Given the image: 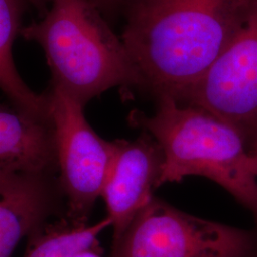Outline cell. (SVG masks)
<instances>
[{
    "instance_id": "obj_12",
    "label": "cell",
    "mask_w": 257,
    "mask_h": 257,
    "mask_svg": "<svg viewBox=\"0 0 257 257\" xmlns=\"http://www.w3.org/2000/svg\"><path fill=\"white\" fill-rule=\"evenodd\" d=\"M92 2L102 11H108L116 8L125 0H92Z\"/></svg>"
},
{
    "instance_id": "obj_14",
    "label": "cell",
    "mask_w": 257,
    "mask_h": 257,
    "mask_svg": "<svg viewBox=\"0 0 257 257\" xmlns=\"http://www.w3.org/2000/svg\"><path fill=\"white\" fill-rule=\"evenodd\" d=\"M248 152H249V154L251 155L252 158H253V161H254V164H255V169H256L257 173V142L253 146L250 147V150H248Z\"/></svg>"
},
{
    "instance_id": "obj_8",
    "label": "cell",
    "mask_w": 257,
    "mask_h": 257,
    "mask_svg": "<svg viewBox=\"0 0 257 257\" xmlns=\"http://www.w3.org/2000/svg\"><path fill=\"white\" fill-rule=\"evenodd\" d=\"M64 200L57 175L0 172V257L62 214Z\"/></svg>"
},
{
    "instance_id": "obj_15",
    "label": "cell",
    "mask_w": 257,
    "mask_h": 257,
    "mask_svg": "<svg viewBox=\"0 0 257 257\" xmlns=\"http://www.w3.org/2000/svg\"><path fill=\"white\" fill-rule=\"evenodd\" d=\"M257 257V256H256Z\"/></svg>"
},
{
    "instance_id": "obj_9",
    "label": "cell",
    "mask_w": 257,
    "mask_h": 257,
    "mask_svg": "<svg viewBox=\"0 0 257 257\" xmlns=\"http://www.w3.org/2000/svg\"><path fill=\"white\" fill-rule=\"evenodd\" d=\"M0 172L58 175L51 116L0 104Z\"/></svg>"
},
{
    "instance_id": "obj_7",
    "label": "cell",
    "mask_w": 257,
    "mask_h": 257,
    "mask_svg": "<svg viewBox=\"0 0 257 257\" xmlns=\"http://www.w3.org/2000/svg\"><path fill=\"white\" fill-rule=\"evenodd\" d=\"M150 136L134 141L116 140V151L102 190L111 221L112 241L119 238L131 222L153 199L158 187L163 154Z\"/></svg>"
},
{
    "instance_id": "obj_6",
    "label": "cell",
    "mask_w": 257,
    "mask_h": 257,
    "mask_svg": "<svg viewBox=\"0 0 257 257\" xmlns=\"http://www.w3.org/2000/svg\"><path fill=\"white\" fill-rule=\"evenodd\" d=\"M174 99L227 123L246 145L256 143L257 5L208 71Z\"/></svg>"
},
{
    "instance_id": "obj_5",
    "label": "cell",
    "mask_w": 257,
    "mask_h": 257,
    "mask_svg": "<svg viewBox=\"0 0 257 257\" xmlns=\"http://www.w3.org/2000/svg\"><path fill=\"white\" fill-rule=\"evenodd\" d=\"M54 126L58 181L66 201V217L86 223L109 174L116 140L107 141L90 126L84 106L50 86L47 90Z\"/></svg>"
},
{
    "instance_id": "obj_4",
    "label": "cell",
    "mask_w": 257,
    "mask_h": 257,
    "mask_svg": "<svg viewBox=\"0 0 257 257\" xmlns=\"http://www.w3.org/2000/svg\"><path fill=\"white\" fill-rule=\"evenodd\" d=\"M251 231L188 214L153 197L119 238L110 257H256Z\"/></svg>"
},
{
    "instance_id": "obj_1",
    "label": "cell",
    "mask_w": 257,
    "mask_h": 257,
    "mask_svg": "<svg viewBox=\"0 0 257 257\" xmlns=\"http://www.w3.org/2000/svg\"><path fill=\"white\" fill-rule=\"evenodd\" d=\"M257 0H128L121 39L143 85L176 97L205 74Z\"/></svg>"
},
{
    "instance_id": "obj_10",
    "label": "cell",
    "mask_w": 257,
    "mask_h": 257,
    "mask_svg": "<svg viewBox=\"0 0 257 257\" xmlns=\"http://www.w3.org/2000/svg\"><path fill=\"white\" fill-rule=\"evenodd\" d=\"M52 0H0V90L13 106L39 117L50 116L47 92L37 94L20 77L12 48L21 32L22 18L31 7L45 9Z\"/></svg>"
},
{
    "instance_id": "obj_3",
    "label": "cell",
    "mask_w": 257,
    "mask_h": 257,
    "mask_svg": "<svg viewBox=\"0 0 257 257\" xmlns=\"http://www.w3.org/2000/svg\"><path fill=\"white\" fill-rule=\"evenodd\" d=\"M131 121L159 145L163 163L158 187L197 175L223 187L257 220V173L238 133L206 110L158 96L152 116L135 112Z\"/></svg>"
},
{
    "instance_id": "obj_13",
    "label": "cell",
    "mask_w": 257,
    "mask_h": 257,
    "mask_svg": "<svg viewBox=\"0 0 257 257\" xmlns=\"http://www.w3.org/2000/svg\"><path fill=\"white\" fill-rule=\"evenodd\" d=\"M75 257H101L96 251L95 249H88L80 252L79 254H77Z\"/></svg>"
},
{
    "instance_id": "obj_2",
    "label": "cell",
    "mask_w": 257,
    "mask_h": 257,
    "mask_svg": "<svg viewBox=\"0 0 257 257\" xmlns=\"http://www.w3.org/2000/svg\"><path fill=\"white\" fill-rule=\"evenodd\" d=\"M20 36L43 49L51 86L85 105L114 87L143 85L128 50L92 0H52Z\"/></svg>"
},
{
    "instance_id": "obj_11",
    "label": "cell",
    "mask_w": 257,
    "mask_h": 257,
    "mask_svg": "<svg viewBox=\"0 0 257 257\" xmlns=\"http://www.w3.org/2000/svg\"><path fill=\"white\" fill-rule=\"evenodd\" d=\"M108 228H111V221L107 215L92 225L67 218L47 223L29 237L24 257H75L85 250L95 249L99 235Z\"/></svg>"
}]
</instances>
